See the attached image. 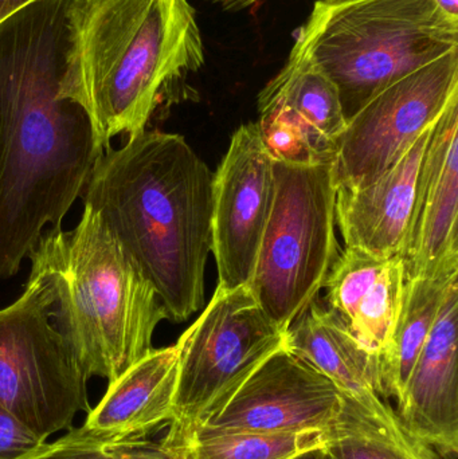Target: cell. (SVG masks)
<instances>
[{"label":"cell","mask_w":458,"mask_h":459,"mask_svg":"<svg viewBox=\"0 0 458 459\" xmlns=\"http://www.w3.org/2000/svg\"><path fill=\"white\" fill-rule=\"evenodd\" d=\"M458 94L429 132L401 251L405 280L458 269Z\"/></svg>","instance_id":"obj_12"},{"label":"cell","mask_w":458,"mask_h":459,"mask_svg":"<svg viewBox=\"0 0 458 459\" xmlns=\"http://www.w3.org/2000/svg\"><path fill=\"white\" fill-rule=\"evenodd\" d=\"M458 281L414 364L395 414L406 433L444 457L458 453Z\"/></svg>","instance_id":"obj_13"},{"label":"cell","mask_w":458,"mask_h":459,"mask_svg":"<svg viewBox=\"0 0 458 459\" xmlns=\"http://www.w3.org/2000/svg\"><path fill=\"white\" fill-rule=\"evenodd\" d=\"M35 0H0V23Z\"/></svg>","instance_id":"obj_24"},{"label":"cell","mask_w":458,"mask_h":459,"mask_svg":"<svg viewBox=\"0 0 458 459\" xmlns=\"http://www.w3.org/2000/svg\"><path fill=\"white\" fill-rule=\"evenodd\" d=\"M400 256L379 258L346 247L325 281L328 307L343 321L379 367L389 352L405 288Z\"/></svg>","instance_id":"obj_15"},{"label":"cell","mask_w":458,"mask_h":459,"mask_svg":"<svg viewBox=\"0 0 458 459\" xmlns=\"http://www.w3.org/2000/svg\"><path fill=\"white\" fill-rule=\"evenodd\" d=\"M323 452L311 453V455H303L298 459H322Z\"/></svg>","instance_id":"obj_27"},{"label":"cell","mask_w":458,"mask_h":459,"mask_svg":"<svg viewBox=\"0 0 458 459\" xmlns=\"http://www.w3.org/2000/svg\"><path fill=\"white\" fill-rule=\"evenodd\" d=\"M19 459H180L163 442L144 441L99 445L80 441L67 431L56 441L42 445Z\"/></svg>","instance_id":"obj_22"},{"label":"cell","mask_w":458,"mask_h":459,"mask_svg":"<svg viewBox=\"0 0 458 459\" xmlns=\"http://www.w3.org/2000/svg\"><path fill=\"white\" fill-rule=\"evenodd\" d=\"M458 94V48L376 94L336 143V187H363L394 166Z\"/></svg>","instance_id":"obj_9"},{"label":"cell","mask_w":458,"mask_h":459,"mask_svg":"<svg viewBox=\"0 0 458 459\" xmlns=\"http://www.w3.org/2000/svg\"><path fill=\"white\" fill-rule=\"evenodd\" d=\"M69 42L64 93L85 110L102 151L191 99L188 77L204 64L188 0H72Z\"/></svg>","instance_id":"obj_3"},{"label":"cell","mask_w":458,"mask_h":459,"mask_svg":"<svg viewBox=\"0 0 458 459\" xmlns=\"http://www.w3.org/2000/svg\"><path fill=\"white\" fill-rule=\"evenodd\" d=\"M53 294L30 275L22 296L0 309V403L42 441L70 431L91 409L83 374L51 320Z\"/></svg>","instance_id":"obj_8"},{"label":"cell","mask_w":458,"mask_h":459,"mask_svg":"<svg viewBox=\"0 0 458 459\" xmlns=\"http://www.w3.org/2000/svg\"><path fill=\"white\" fill-rule=\"evenodd\" d=\"M328 3H343V2H351V0H325Z\"/></svg>","instance_id":"obj_28"},{"label":"cell","mask_w":458,"mask_h":459,"mask_svg":"<svg viewBox=\"0 0 458 459\" xmlns=\"http://www.w3.org/2000/svg\"><path fill=\"white\" fill-rule=\"evenodd\" d=\"M72 0H35L0 23V281L62 228L102 150L64 93Z\"/></svg>","instance_id":"obj_1"},{"label":"cell","mask_w":458,"mask_h":459,"mask_svg":"<svg viewBox=\"0 0 458 459\" xmlns=\"http://www.w3.org/2000/svg\"><path fill=\"white\" fill-rule=\"evenodd\" d=\"M287 348L330 379L344 403L381 422L400 423L382 396L376 359L330 307L312 302L288 328Z\"/></svg>","instance_id":"obj_17"},{"label":"cell","mask_w":458,"mask_h":459,"mask_svg":"<svg viewBox=\"0 0 458 459\" xmlns=\"http://www.w3.org/2000/svg\"><path fill=\"white\" fill-rule=\"evenodd\" d=\"M458 269L441 270L405 281L400 317L386 358L381 366V393L400 402L414 364L437 320L441 305Z\"/></svg>","instance_id":"obj_19"},{"label":"cell","mask_w":458,"mask_h":459,"mask_svg":"<svg viewBox=\"0 0 458 459\" xmlns=\"http://www.w3.org/2000/svg\"><path fill=\"white\" fill-rule=\"evenodd\" d=\"M322 459H333V458L331 457V455H328L327 453L323 452Z\"/></svg>","instance_id":"obj_29"},{"label":"cell","mask_w":458,"mask_h":459,"mask_svg":"<svg viewBox=\"0 0 458 459\" xmlns=\"http://www.w3.org/2000/svg\"><path fill=\"white\" fill-rule=\"evenodd\" d=\"M435 2L446 15L458 18V0H435Z\"/></svg>","instance_id":"obj_26"},{"label":"cell","mask_w":458,"mask_h":459,"mask_svg":"<svg viewBox=\"0 0 458 459\" xmlns=\"http://www.w3.org/2000/svg\"><path fill=\"white\" fill-rule=\"evenodd\" d=\"M325 453L333 459H437L401 423L381 422L346 403Z\"/></svg>","instance_id":"obj_21"},{"label":"cell","mask_w":458,"mask_h":459,"mask_svg":"<svg viewBox=\"0 0 458 459\" xmlns=\"http://www.w3.org/2000/svg\"><path fill=\"white\" fill-rule=\"evenodd\" d=\"M287 331L258 304L249 285L217 286L212 301L177 342L174 420L163 444L185 441L272 355L287 347Z\"/></svg>","instance_id":"obj_7"},{"label":"cell","mask_w":458,"mask_h":459,"mask_svg":"<svg viewBox=\"0 0 458 459\" xmlns=\"http://www.w3.org/2000/svg\"><path fill=\"white\" fill-rule=\"evenodd\" d=\"M430 129L373 182L363 187H336V226L346 247L359 248L379 258L400 256L410 226Z\"/></svg>","instance_id":"obj_16"},{"label":"cell","mask_w":458,"mask_h":459,"mask_svg":"<svg viewBox=\"0 0 458 459\" xmlns=\"http://www.w3.org/2000/svg\"><path fill=\"white\" fill-rule=\"evenodd\" d=\"M29 258L30 275L53 294L54 326L89 379L113 382L153 350L166 313L99 212L83 206L74 229L46 230Z\"/></svg>","instance_id":"obj_4"},{"label":"cell","mask_w":458,"mask_h":459,"mask_svg":"<svg viewBox=\"0 0 458 459\" xmlns=\"http://www.w3.org/2000/svg\"><path fill=\"white\" fill-rule=\"evenodd\" d=\"M257 107L260 121L295 132L317 161L335 160L346 118L338 89L309 62L289 54L258 94Z\"/></svg>","instance_id":"obj_18"},{"label":"cell","mask_w":458,"mask_h":459,"mask_svg":"<svg viewBox=\"0 0 458 459\" xmlns=\"http://www.w3.org/2000/svg\"><path fill=\"white\" fill-rule=\"evenodd\" d=\"M335 202L333 160H274L273 204L249 288L281 328L316 301L339 258Z\"/></svg>","instance_id":"obj_6"},{"label":"cell","mask_w":458,"mask_h":459,"mask_svg":"<svg viewBox=\"0 0 458 459\" xmlns=\"http://www.w3.org/2000/svg\"><path fill=\"white\" fill-rule=\"evenodd\" d=\"M343 409V396L333 383L284 347L186 439L230 431H333Z\"/></svg>","instance_id":"obj_10"},{"label":"cell","mask_w":458,"mask_h":459,"mask_svg":"<svg viewBox=\"0 0 458 459\" xmlns=\"http://www.w3.org/2000/svg\"><path fill=\"white\" fill-rule=\"evenodd\" d=\"M331 441L333 431H230L190 437L172 450L180 459H298L325 452Z\"/></svg>","instance_id":"obj_20"},{"label":"cell","mask_w":458,"mask_h":459,"mask_svg":"<svg viewBox=\"0 0 458 459\" xmlns=\"http://www.w3.org/2000/svg\"><path fill=\"white\" fill-rule=\"evenodd\" d=\"M81 198L150 281L167 320L202 309L214 174L185 137L147 129L105 148Z\"/></svg>","instance_id":"obj_2"},{"label":"cell","mask_w":458,"mask_h":459,"mask_svg":"<svg viewBox=\"0 0 458 459\" xmlns=\"http://www.w3.org/2000/svg\"><path fill=\"white\" fill-rule=\"evenodd\" d=\"M43 442L0 403V459L22 458Z\"/></svg>","instance_id":"obj_23"},{"label":"cell","mask_w":458,"mask_h":459,"mask_svg":"<svg viewBox=\"0 0 458 459\" xmlns=\"http://www.w3.org/2000/svg\"><path fill=\"white\" fill-rule=\"evenodd\" d=\"M458 48V18L435 0H317L290 56L338 89L344 118L397 81Z\"/></svg>","instance_id":"obj_5"},{"label":"cell","mask_w":458,"mask_h":459,"mask_svg":"<svg viewBox=\"0 0 458 459\" xmlns=\"http://www.w3.org/2000/svg\"><path fill=\"white\" fill-rule=\"evenodd\" d=\"M209 2L220 5L223 11L237 13V11L246 10V8L257 4L261 0H209Z\"/></svg>","instance_id":"obj_25"},{"label":"cell","mask_w":458,"mask_h":459,"mask_svg":"<svg viewBox=\"0 0 458 459\" xmlns=\"http://www.w3.org/2000/svg\"><path fill=\"white\" fill-rule=\"evenodd\" d=\"M274 198V159L257 123L239 126L214 174L212 246L218 286L249 285Z\"/></svg>","instance_id":"obj_11"},{"label":"cell","mask_w":458,"mask_h":459,"mask_svg":"<svg viewBox=\"0 0 458 459\" xmlns=\"http://www.w3.org/2000/svg\"><path fill=\"white\" fill-rule=\"evenodd\" d=\"M177 348H153L113 382L85 422L69 433L99 445L144 441L174 420Z\"/></svg>","instance_id":"obj_14"}]
</instances>
